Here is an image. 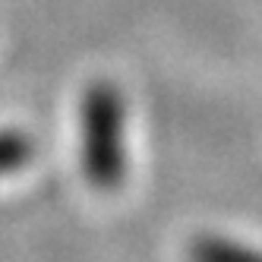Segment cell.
<instances>
[{
    "label": "cell",
    "instance_id": "1",
    "mask_svg": "<svg viewBox=\"0 0 262 262\" xmlns=\"http://www.w3.org/2000/svg\"><path fill=\"white\" fill-rule=\"evenodd\" d=\"M82 167L95 190H117L123 158V98L114 85L98 82L82 101Z\"/></svg>",
    "mask_w": 262,
    "mask_h": 262
},
{
    "label": "cell",
    "instance_id": "2",
    "mask_svg": "<svg viewBox=\"0 0 262 262\" xmlns=\"http://www.w3.org/2000/svg\"><path fill=\"white\" fill-rule=\"evenodd\" d=\"M190 262H262V253L224 237H199L190 247Z\"/></svg>",
    "mask_w": 262,
    "mask_h": 262
},
{
    "label": "cell",
    "instance_id": "3",
    "mask_svg": "<svg viewBox=\"0 0 262 262\" xmlns=\"http://www.w3.org/2000/svg\"><path fill=\"white\" fill-rule=\"evenodd\" d=\"M32 145L19 133H0V174H10L29 161Z\"/></svg>",
    "mask_w": 262,
    "mask_h": 262
}]
</instances>
